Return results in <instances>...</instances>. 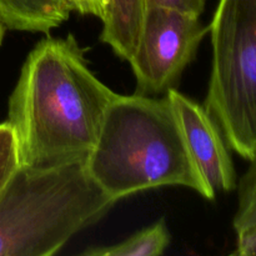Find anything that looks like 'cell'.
Here are the masks:
<instances>
[{
    "label": "cell",
    "instance_id": "6da1fadb",
    "mask_svg": "<svg viewBox=\"0 0 256 256\" xmlns=\"http://www.w3.org/2000/svg\"><path fill=\"white\" fill-rule=\"evenodd\" d=\"M115 95L88 66L72 35L40 40L22 64L8 106L20 165L86 159Z\"/></svg>",
    "mask_w": 256,
    "mask_h": 256
},
{
    "label": "cell",
    "instance_id": "7a4b0ae2",
    "mask_svg": "<svg viewBox=\"0 0 256 256\" xmlns=\"http://www.w3.org/2000/svg\"><path fill=\"white\" fill-rule=\"evenodd\" d=\"M85 162L92 179L116 202L164 186L215 198L188 152L166 95H115Z\"/></svg>",
    "mask_w": 256,
    "mask_h": 256
},
{
    "label": "cell",
    "instance_id": "3957f363",
    "mask_svg": "<svg viewBox=\"0 0 256 256\" xmlns=\"http://www.w3.org/2000/svg\"><path fill=\"white\" fill-rule=\"evenodd\" d=\"M116 202L85 159L20 165L0 195V256L55 255Z\"/></svg>",
    "mask_w": 256,
    "mask_h": 256
},
{
    "label": "cell",
    "instance_id": "277c9868",
    "mask_svg": "<svg viewBox=\"0 0 256 256\" xmlns=\"http://www.w3.org/2000/svg\"><path fill=\"white\" fill-rule=\"evenodd\" d=\"M212 72L204 108L230 149L256 154V0H220L209 25Z\"/></svg>",
    "mask_w": 256,
    "mask_h": 256
},
{
    "label": "cell",
    "instance_id": "5b68a950",
    "mask_svg": "<svg viewBox=\"0 0 256 256\" xmlns=\"http://www.w3.org/2000/svg\"><path fill=\"white\" fill-rule=\"evenodd\" d=\"M208 32L209 26L200 16L148 6L139 42L129 60L138 94L158 96L175 88Z\"/></svg>",
    "mask_w": 256,
    "mask_h": 256
},
{
    "label": "cell",
    "instance_id": "8992f818",
    "mask_svg": "<svg viewBox=\"0 0 256 256\" xmlns=\"http://www.w3.org/2000/svg\"><path fill=\"white\" fill-rule=\"evenodd\" d=\"M165 95L179 120L188 152L210 190L216 195L236 189V172L226 142L212 115L176 88Z\"/></svg>",
    "mask_w": 256,
    "mask_h": 256
},
{
    "label": "cell",
    "instance_id": "52a82bcc",
    "mask_svg": "<svg viewBox=\"0 0 256 256\" xmlns=\"http://www.w3.org/2000/svg\"><path fill=\"white\" fill-rule=\"evenodd\" d=\"M146 0H105L100 40L122 60L129 62L139 42Z\"/></svg>",
    "mask_w": 256,
    "mask_h": 256
},
{
    "label": "cell",
    "instance_id": "ba28073f",
    "mask_svg": "<svg viewBox=\"0 0 256 256\" xmlns=\"http://www.w3.org/2000/svg\"><path fill=\"white\" fill-rule=\"evenodd\" d=\"M66 0H0V18L6 29L49 32L69 19Z\"/></svg>",
    "mask_w": 256,
    "mask_h": 256
},
{
    "label": "cell",
    "instance_id": "9c48e42d",
    "mask_svg": "<svg viewBox=\"0 0 256 256\" xmlns=\"http://www.w3.org/2000/svg\"><path fill=\"white\" fill-rule=\"evenodd\" d=\"M170 242V234L165 220L135 232L130 238L112 246L92 248L82 252L89 256H156L162 255Z\"/></svg>",
    "mask_w": 256,
    "mask_h": 256
},
{
    "label": "cell",
    "instance_id": "30bf717a",
    "mask_svg": "<svg viewBox=\"0 0 256 256\" xmlns=\"http://www.w3.org/2000/svg\"><path fill=\"white\" fill-rule=\"evenodd\" d=\"M236 188L238 209L232 226L236 239H242L256 232V154Z\"/></svg>",
    "mask_w": 256,
    "mask_h": 256
},
{
    "label": "cell",
    "instance_id": "8fae6325",
    "mask_svg": "<svg viewBox=\"0 0 256 256\" xmlns=\"http://www.w3.org/2000/svg\"><path fill=\"white\" fill-rule=\"evenodd\" d=\"M19 166V152L14 132L6 122H0V195Z\"/></svg>",
    "mask_w": 256,
    "mask_h": 256
},
{
    "label": "cell",
    "instance_id": "7c38bea8",
    "mask_svg": "<svg viewBox=\"0 0 256 256\" xmlns=\"http://www.w3.org/2000/svg\"><path fill=\"white\" fill-rule=\"evenodd\" d=\"M205 2L206 0H146L148 6L166 8L196 16H200L204 12Z\"/></svg>",
    "mask_w": 256,
    "mask_h": 256
},
{
    "label": "cell",
    "instance_id": "4fadbf2b",
    "mask_svg": "<svg viewBox=\"0 0 256 256\" xmlns=\"http://www.w3.org/2000/svg\"><path fill=\"white\" fill-rule=\"evenodd\" d=\"M72 10L80 12L82 15H92V16L102 19L105 12V0H66Z\"/></svg>",
    "mask_w": 256,
    "mask_h": 256
},
{
    "label": "cell",
    "instance_id": "5bb4252c",
    "mask_svg": "<svg viewBox=\"0 0 256 256\" xmlns=\"http://www.w3.org/2000/svg\"><path fill=\"white\" fill-rule=\"evenodd\" d=\"M235 255L242 256H256V232L249 236L236 239V250Z\"/></svg>",
    "mask_w": 256,
    "mask_h": 256
},
{
    "label": "cell",
    "instance_id": "9a60e30c",
    "mask_svg": "<svg viewBox=\"0 0 256 256\" xmlns=\"http://www.w3.org/2000/svg\"><path fill=\"white\" fill-rule=\"evenodd\" d=\"M5 30H6V26H5L4 22H2V18H0V45H2V39H4Z\"/></svg>",
    "mask_w": 256,
    "mask_h": 256
}]
</instances>
